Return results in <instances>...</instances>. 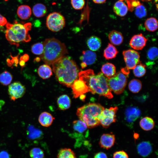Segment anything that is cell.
Instances as JSON below:
<instances>
[{"label": "cell", "instance_id": "obj_37", "mask_svg": "<svg viewBox=\"0 0 158 158\" xmlns=\"http://www.w3.org/2000/svg\"><path fill=\"white\" fill-rule=\"evenodd\" d=\"M134 11L135 15L139 18H143L147 15V11L146 8L142 4L139 5Z\"/></svg>", "mask_w": 158, "mask_h": 158}, {"label": "cell", "instance_id": "obj_30", "mask_svg": "<svg viewBox=\"0 0 158 158\" xmlns=\"http://www.w3.org/2000/svg\"><path fill=\"white\" fill-rule=\"evenodd\" d=\"M145 29L150 32H154L158 28V21L154 17H151L147 19L144 23Z\"/></svg>", "mask_w": 158, "mask_h": 158}, {"label": "cell", "instance_id": "obj_23", "mask_svg": "<svg viewBox=\"0 0 158 158\" xmlns=\"http://www.w3.org/2000/svg\"><path fill=\"white\" fill-rule=\"evenodd\" d=\"M101 70L102 74L108 79L113 76L116 73L115 66L111 63H107L103 64Z\"/></svg>", "mask_w": 158, "mask_h": 158}, {"label": "cell", "instance_id": "obj_18", "mask_svg": "<svg viewBox=\"0 0 158 158\" xmlns=\"http://www.w3.org/2000/svg\"><path fill=\"white\" fill-rule=\"evenodd\" d=\"M124 0H118L114 4L113 9L118 16L121 17L125 16L128 11L127 6L124 2Z\"/></svg>", "mask_w": 158, "mask_h": 158}, {"label": "cell", "instance_id": "obj_49", "mask_svg": "<svg viewBox=\"0 0 158 158\" xmlns=\"http://www.w3.org/2000/svg\"><path fill=\"white\" fill-rule=\"evenodd\" d=\"M5 103V101L2 99H0V110H1L4 104Z\"/></svg>", "mask_w": 158, "mask_h": 158}, {"label": "cell", "instance_id": "obj_27", "mask_svg": "<svg viewBox=\"0 0 158 158\" xmlns=\"http://www.w3.org/2000/svg\"><path fill=\"white\" fill-rule=\"evenodd\" d=\"M118 53L115 47L111 44L109 43L104 50L103 56L106 59L109 60L115 58Z\"/></svg>", "mask_w": 158, "mask_h": 158}, {"label": "cell", "instance_id": "obj_50", "mask_svg": "<svg viewBox=\"0 0 158 158\" xmlns=\"http://www.w3.org/2000/svg\"><path fill=\"white\" fill-rule=\"evenodd\" d=\"M18 2L20 3H23L24 0H16Z\"/></svg>", "mask_w": 158, "mask_h": 158}, {"label": "cell", "instance_id": "obj_36", "mask_svg": "<svg viewBox=\"0 0 158 158\" xmlns=\"http://www.w3.org/2000/svg\"><path fill=\"white\" fill-rule=\"evenodd\" d=\"M31 158H43L44 153L43 151L39 148L34 147L29 152Z\"/></svg>", "mask_w": 158, "mask_h": 158}, {"label": "cell", "instance_id": "obj_12", "mask_svg": "<svg viewBox=\"0 0 158 158\" xmlns=\"http://www.w3.org/2000/svg\"><path fill=\"white\" fill-rule=\"evenodd\" d=\"M141 112L138 107L134 106L128 107L125 110L124 119L127 125L132 127L134 123L139 117Z\"/></svg>", "mask_w": 158, "mask_h": 158}, {"label": "cell", "instance_id": "obj_51", "mask_svg": "<svg viewBox=\"0 0 158 158\" xmlns=\"http://www.w3.org/2000/svg\"><path fill=\"white\" fill-rule=\"evenodd\" d=\"M141 1H151L152 0H141Z\"/></svg>", "mask_w": 158, "mask_h": 158}, {"label": "cell", "instance_id": "obj_46", "mask_svg": "<svg viewBox=\"0 0 158 158\" xmlns=\"http://www.w3.org/2000/svg\"><path fill=\"white\" fill-rule=\"evenodd\" d=\"M11 56L12 58L11 62L13 63V64L14 63L15 64V66H17V65L18 63V56H17L16 57H13Z\"/></svg>", "mask_w": 158, "mask_h": 158}, {"label": "cell", "instance_id": "obj_39", "mask_svg": "<svg viewBox=\"0 0 158 158\" xmlns=\"http://www.w3.org/2000/svg\"><path fill=\"white\" fill-rule=\"evenodd\" d=\"M127 4L128 10L133 11L141 3L138 0H124Z\"/></svg>", "mask_w": 158, "mask_h": 158}, {"label": "cell", "instance_id": "obj_11", "mask_svg": "<svg viewBox=\"0 0 158 158\" xmlns=\"http://www.w3.org/2000/svg\"><path fill=\"white\" fill-rule=\"evenodd\" d=\"M72 127L73 131L71 134L74 138L81 139L88 136V128L83 122L80 120L74 121L73 122Z\"/></svg>", "mask_w": 158, "mask_h": 158}, {"label": "cell", "instance_id": "obj_26", "mask_svg": "<svg viewBox=\"0 0 158 158\" xmlns=\"http://www.w3.org/2000/svg\"><path fill=\"white\" fill-rule=\"evenodd\" d=\"M139 124L140 127L143 130L145 131H149L154 128L155 123L152 118L146 116L140 120Z\"/></svg>", "mask_w": 158, "mask_h": 158}, {"label": "cell", "instance_id": "obj_24", "mask_svg": "<svg viewBox=\"0 0 158 158\" xmlns=\"http://www.w3.org/2000/svg\"><path fill=\"white\" fill-rule=\"evenodd\" d=\"M18 16L20 19L26 20L28 19L31 14V10L28 5H21L18 7L17 11Z\"/></svg>", "mask_w": 158, "mask_h": 158}, {"label": "cell", "instance_id": "obj_42", "mask_svg": "<svg viewBox=\"0 0 158 158\" xmlns=\"http://www.w3.org/2000/svg\"><path fill=\"white\" fill-rule=\"evenodd\" d=\"M94 158H108L107 154L103 152H99L96 154Z\"/></svg>", "mask_w": 158, "mask_h": 158}, {"label": "cell", "instance_id": "obj_38", "mask_svg": "<svg viewBox=\"0 0 158 158\" xmlns=\"http://www.w3.org/2000/svg\"><path fill=\"white\" fill-rule=\"evenodd\" d=\"M44 50L43 43L38 42L33 44L31 47L32 52L35 55H41Z\"/></svg>", "mask_w": 158, "mask_h": 158}, {"label": "cell", "instance_id": "obj_33", "mask_svg": "<svg viewBox=\"0 0 158 158\" xmlns=\"http://www.w3.org/2000/svg\"><path fill=\"white\" fill-rule=\"evenodd\" d=\"M57 158H76L73 152L69 148L61 149L59 152Z\"/></svg>", "mask_w": 158, "mask_h": 158}, {"label": "cell", "instance_id": "obj_3", "mask_svg": "<svg viewBox=\"0 0 158 158\" xmlns=\"http://www.w3.org/2000/svg\"><path fill=\"white\" fill-rule=\"evenodd\" d=\"M43 44L44 50L40 58L49 66L68 53L65 44L54 38L45 39Z\"/></svg>", "mask_w": 158, "mask_h": 158}, {"label": "cell", "instance_id": "obj_6", "mask_svg": "<svg viewBox=\"0 0 158 158\" xmlns=\"http://www.w3.org/2000/svg\"><path fill=\"white\" fill-rule=\"evenodd\" d=\"M128 76L121 71L108 78V85L111 91L116 94L121 93L126 85Z\"/></svg>", "mask_w": 158, "mask_h": 158}, {"label": "cell", "instance_id": "obj_10", "mask_svg": "<svg viewBox=\"0 0 158 158\" xmlns=\"http://www.w3.org/2000/svg\"><path fill=\"white\" fill-rule=\"evenodd\" d=\"M25 91V86L19 82L13 83L8 87V94L11 100L13 101L22 97Z\"/></svg>", "mask_w": 158, "mask_h": 158}, {"label": "cell", "instance_id": "obj_41", "mask_svg": "<svg viewBox=\"0 0 158 158\" xmlns=\"http://www.w3.org/2000/svg\"><path fill=\"white\" fill-rule=\"evenodd\" d=\"M113 158H129L127 153L123 150L115 152L113 154Z\"/></svg>", "mask_w": 158, "mask_h": 158}, {"label": "cell", "instance_id": "obj_13", "mask_svg": "<svg viewBox=\"0 0 158 158\" xmlns=\"http://www.w3.org/2000/svg\"><path fill=\"white\" fill-rule=\"evenodd\" d=\"M71 87L74 97L75 98L89 92L88 87L85 82L79 78L74 81Z\"/></svg>", "mask_w": 158, "mask_h": 158}, {"label": "cell", "instance_id": "obj_34", "mask_svg": "<svg viewBox=\"0 0 158 158\" xmlns=\"http://www.w3.org/2000/svg\"><path fill=\"white\" fill-rule=\"evenodd\" d=\"M146 72L145 65L140 62L133 69L134 75L136 77H140L143 76Z\"/></svg>", "mask_w": 158, "mask_h": 158}, {"label": "cell", "instance_id": "obj_47", "mask_svg": "<svg viewBox=\"0 0 158 158\" xmlns=\"http://www.w3.org/2000/svg\"><path fill=\"white\" fill-rule=\"evenodd\" d=\"M96 4H100L104 3L106 0H92Z\"/></svg>", "mask_w": 158, "mask_h": 158}, {"label": "cell", "instance_id": "obj_15", "mask_svg": "<svg viewBox=\"0 0 158 158\" xmlns=\"http://www.w3.org/2000/svg\"><path fill=\"white\" fill-rule=\"evenodd\" d=\"M147 39L141 33L134 35L129 42L130 46L135 50L142 49L145 46Z\"/></svg>", "mask_w": 158, "mask_h": 158}, {"label": "cell", "instance_id": "obj_43", "mask_svg": "<svg viewBox=\"0 0 158 158\" xmlns=\"http://www.w3.org/2000/svg\"><path fill=\"white\" fill-rule=\"evenodd\" d=\"M7 20L6 18L0 14V25L3 26L6 24Z\"/></svg>", "mask_w": 158, "mask_h": 158}, {"label": "cell", "instance_id": "obj_7", "mask_svg": "<svg viewBox=\"0 0 158 158\" xmlns=\"http://www.w3.org/2000/svg\"><path fill=\"white\" fill-rule=\"evenodd\" d=\"M65 19L60 13L54 12L49 13L46 20V25L49 30L57 32L62 30L65 26Z\"/></svg>", "mask_w": 158, "mask_h": 158}, {"label": "cell", "instance_id": "obj_48", "mask_svg": "<svg viewBox=\"0 0 158 158\" xmlns=\"http://www.w3.org/2000/svg\"><path fill=\"white\" fill-rule=\"evenodd\" d=\"M19 64L21 67L22 68L24 67L25 65V62L22 60H20Z\"/></svg>", "mask_w": 158, "mask_h": 158}, {"label": "cell", "instance_id": "obj_22", "mask_svg": "<svg viewBox=\"0 0 158 158\" xmlns=\"http://www.w3.org/2000/svg\"><path fill=\"white\" fill-rule=\"evenodd\" d=\"M108 38L111 44L113 45H120L123 41V37L122 34L115 30H113L109 33Z\"/></svg>", "mask_w": 158, "mask_h": 158}, {"label": "cell", "instance_id": "obj_44", "mask_svg": "<svg viewBox=\"0 0 158 158\" xmlns=\"http://www.w3.org/2000/svg\"><path fill=\"white\" fill-rule=\"evenodd\" d=\"M0 158H9V155L6 151H3L0 152Z\"/></svg>", "mask_w": 158, "mask_h": 158}, {"label": "cell", "instance_id": "obj_9", "mask_svg": "<svg viewBox=\"0 0 158 158\" xmlns=\"http://www.w3.org/2000/svg\"><path fill=\"white\" fill-rule=\"evenodd\" d=\"M126 68L128 69H133L140 62V56L137 51L129 49L123 52Z\"/></svg>", "mask_w": 158, "mask_h": 158}, {"label": "cell", "instance_id": "obj_2", "mask_svg": "<svg viewBox=\"0 0 158 158\" xmlns=\"http://www.w3.org/2000/svg\"><path fill=\"white\" fill-rule=\"evenodd\" d=\"M78 78L85 82L89 92L92 94H97L109 99L113 97L108 85V78L102 72L96 75L92 70L88 69L80 72Z\"/></svg>", "mask_w": 158, "mask_h": 158}, {"label": "cell", "instance_id": "obj_32", "mask_svg": "<svg viewBox=\"0 0 158 158\" xmlns=\"http://www.w3.org/2000/svg\"><path fill=\"white\" fill-rule=\"evenodd\" d=\"M13 77L9 72L5 71L0 74V83L6 86L10 84Z\"/></svg>", "mask_w": 158, "mask_h": 158}, {"label": "cell", "instance_id": "obj_8", "mask_svg": "<svg viewBox=\"0 0 158 158\" xmlns=\"http://www.w3.org/2000/svg\"><path fill=\"white\" fill-rule=\"evenodd\" d=\"M118 108L117 107L104 109L100 114V124L104 128H107L116 121V113Z\"/></svg>", "mask_w": 158, "mask_h": 158}, {"label": "cell", "instance_id": "obj_29", "mask_svg": "<svg viewBox=\"0 0 158 158\" xmlns=\"http://www.w3.org/2000/svg\"><path fill=\"white\" fill-rule=\"evenodd\" d=\"M28 136L31 139H38L41 138L43 135L42 131L32 126H30L28 128Z\"/></svg>", "mask_w": 158, "mask_h": 158}, {"label": "cell", "instance_id": "obj_20", "mask_svg": "<svg viewBox=\"0 0 158 158\" xmlns=\"http://www.w3.org/2000/svg\"><path fill=\"white\" fill-rule=\"evenodd\" d=\"M87 44L89 49L93 51H97L99 49L101 46L102 42L99 37L92 36L87 40Z\"/></svg>", "mask_w": 158, "mask_h": 158}, {"label": "cell", "instance_id": "obj_35", "mask_svg": "<svg viewBox=\"0 0 158 158\" xmlns=\"http://www.w3.org/2000/svg\"><path fill=\"white\" fill-rule=\"evenodd\" d=\"M158 50L157 47H153L150 48L147 52V58L150 62H154L158 57Z\"/></svg>", "mask_w": 158, "mask_h": 158}, {"label": "cell", "instance_id": "obj_4", "mask_svg": "<svg viewBox=\"0 0 158 158\" xmlns=\"http://www.w3.org/2000/svg\"><path fill=\"white\" fill-rule=\"evenodd\" d=\"M31 23L23 24L15 20L13 23H7L5 36L9 42L17 47L21 42H28L31 39L28 32L31 29Z\"/></svg>", "mask_w": 158, "mask_h": 158}, {"label": "cell", "instance_id": "obj_28", "mask_svg": "<svg viewBox=\"0 0 158 158\" xmlns=\"http://www.w3.org/2000/svg\"><path fill=\"white\" fill-rule=\"evenodd\" d=\"M34 15L37 18L44 16L47 13V8L45 5L42 3H37L33 6L32 9Z\"/></svg>", "mask_w": 158, "mask_h": 158}, {"label": "cell", "instance_id": "obj_17", "mask_svg": "<svg viewBox=\"0 0 158 158\" xmlns=\"http://www.w3.org/2000/svg\"><path fill=\"white\" fill-rule=\"evenodd\" d=\"M152 146L149 141H142L137 146V152L141 156L145 157L150 155L152 151Z\"/></svg>", "mask_w": 158, "mask_h": 158}, {"label": "cell", "instance_id": "obj_25", "mask_svg": "<svg viewBox=\"0 0 158 158\" xmlns=\"http://www.w3.org/2000/svg\"><path fill=\"white\" fill-rule=\"evenodd\" d=\"M37 73L39 76L44 79L49 78L52 75L51 68L46 64L40 66L37 69Z\"/></svg>", "mask_w": 158, "mask_h": 158}, {"label": "cell", "instance_id": "obj_21", "mask_svg": "<svg viewBox=\"0 0 158 158\" xmlns=\"http://www.w3.org/2000/svg\"><path fill=\"white\" fill-rule=\"evenodd\" d=\"M57 102L59 109L63 110L69 109L71 104L70 98L66 95H63L60 96L57 99Z\"/></svg>", "mask_w": 158, "mask_h": 158}, {"label": "cell", "instance_id": "obj_1", "mask_svg": "<svg viewBox=\"0 0 158 158\" xmlns=\"http://www.w3.org/2000/svg\"><path fill=\"white\" fill-rule=\"evenodd\" d=\"M52 66L56 79L64 86L71 87L78 78L79 68L75 62L69 57L63 56Z\"/></svg>", "mask_w": 158, "mask_h": 158}, {"label": "cell", "instance_id": "obj_40", "mask_svg": "<svg viewBox=\"0 0 158 158\" xmlns=\"http://www.w3.org/2000/svg\"><path fill=\"white\" fill-rule=\"evenodd\" d=\"M71 5L73 8L75 10H81L85 6V0H71Z\"/></svg>", "mask_w": 158, "mask_h": 158}, {"label": "cell", "instance_id": "obj_14", "mask_svg": "<svg viewBox=\"0 0 158 158\" xmlns=\"http://www.w3.org/2000/svg\"><path fill=\"white\" fill-rule=\"evenodd\" d=\"M80 59L82 62L81 63V67L84 68L87 65L95 63L97 59V55L95 53L91 50L83 51Z\"/></svg>", "mask_w": 158, "mask_h": 158}, {"label": "cell", "instance_id": "obj_5", "mask_svg": "<svg viewBox=\"0 0 158 158\" xmlns=\"http://www.w3.org/2000/svg\"><path fill=\"white\" fill-rule=\"evenodd\" d=\"M104 109L99 104L90 103L78 108L76 114L79 120L84 122L88 128H92L100 124L99 117Z\"/></svg>", "mask_w": 158, "mask_h": 158}, {"label": "cell", "instance_id": "obj_19", "mask_svg": "<svg viewBox=\"0 0 158 158\" xmlns=\"http://www.w3.org/2000/svg\"><path fill=\"white\" fill-rule=\"evenodd\" d=\"M54 118L50 113L44 111L40 115L38 120L42 126L47 127L52 123Z\"/></svg>", "mask_w": 158, "mask_h": 158}, {"label": "cell", "instance_id": "obj_31", "mask_svg": "<svg viewBox=\"0 0 158 158\" xmlns=\"http://www.w3.org/2000/svg\"><path fill=\"white\" fill-rule=\"evenodd\" d=\"M128 87L131 92L137 93L140 91L142 88V83L138 79H133L129 82Z\"/></svg>", "mask_w": 158, "mask_h": 158}, {"label": "cell", "instance_id": "obj_45", "mask_svg": "<svg viewBox=\"0 0 158 158\" xmlns=\"http://www.w3.org/2000/svg\"><path fill=\"white\" fill-rule=\"evenodd\" d=\"M29 55L27 54H25L20 57V60L23 61L25 62L29 60Z\"/></svg>", "mask_w": 158, "mask_h": 158}, {"label": "cell", "instance_id": "obj_16", "mask_svg": "<svg viewBox=\"0 0 158 158\" xmlns=\"http://www.w3.org/2000/svg\"><path fill=\"white\" fill-rule=\"evenodd\" d=\"M115 140L114 134L111 133H104L100 137L99 144L101 147L108 150L114 145Z\"/></svg>", "mask_w": 158, "mask_h": 158}]
</instances>
